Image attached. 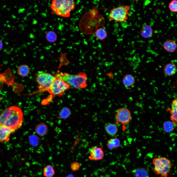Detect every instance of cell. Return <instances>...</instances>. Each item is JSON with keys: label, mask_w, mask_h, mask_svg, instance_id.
Masks as SVG:
<instances>
[{"label": "cell", "mask_w": 177, "mask_h": 177, "mask_svg": "<svg viewBox=\"0 0 177 177\" xmlns=\"http://www.w3.org/2000/svg\"><path fill=\"white\" fill-rule=\"evenodd\" d=\"M71 113V111L69 108L67 107H64L61 109L59 113V118L63 119H66L69 117Z\"/></svg>", "instance_id": "23"}, {"label": "cell", "mask_w": 177, "mask_h": 177, "mask_svg": "<svg viewBox=\"0 0 177 177\" xmlns=\"http://www.w3.org/2000/svg\"><path fill=\"white\" fill-rule=\"evenodd\" d=\"M35 131L38 135L43 136L47 134L48 132V128L46 124L43 122H41L36 126Z\"/></svg>", "instance_id": "14"}, {"label": "cell", "mask_w": 177, "mask_h": 177, "mask_svg": "<svg viewBox=\"0 0 177 177\" xmlns=\"http://www.w3.org/2000/svg\"><path fill=\"white\" fill-rule=\"evenodd\" d=\"M152 162L154 173L160 177H168L174 165L171 160L164 157L154 158Z\"/></svg>", "instance_id": "4"}, {"label": "cell", "mask_w": 177, "mask_h": 177, "mask_svg": "<svg viewBox=\"0 0 177 177\" xmlns=\"http://www.w3.org/2000/svg\"><path fill=\"white\" fill-rule=\"evenodd\" d=\"M153 32L152 27L150 25L146 24L142 26L140 33L142 37L145 38H148L152 36Z\"/></svg>", "instance_id": "11"}, {"label": "cell", "mask_w": 177, "mask_h": 177, "mask_svg": "<svg viewBox=\"0 0 177 177\" xmlns=\"http://www.w3.org/2000/svg\"><path fill=\"white\" fill-rule=\"evenodd\" d=\"M102 148L103 147H101L96 146L92 147L90 148L89 149L90 155L89 159L94 160H99L102 159L104 155Z\"/></svg>", "instance_id": "9"}, {"label": "cell", "mask_w": 177, "mask_h": 177, "mask_svg": "<svg viewBox=\"0 0 177 177\" xmlns=\"http://www.w3.org/2000/svg\"><path fill=\"white\" fill-rule=\"evenodd\" d=\"M164 49L170 52H174L176 50L177 44L176 41L172 40H168L164 43L163 45Z\"/></svg>", "instance_id": "12"}, {"label": "cell", "mask_w": 177, "mask_h": 177, "mask_svg": "<svg viewBox=\"0 0 177 177\" xmlns=\"http://www.w3.org/2000/svg\"><path fill=\"white\" fill-rule=\"evenodd\" d=\"M56 78L54 75L43 71L38 72L36 75L35 79L39 91H47Z\"/></svg>", "instance_id": "6"}, {"label": "cell", "mask_w": 177, "mask_h": 177, "mask_svg": "<svg viewBox=\"0 0 177 177\" xmlns=\"http://www.w3.org/2000/svg\"><path fill=\"white\" fill-rule=\"evenodd\" d=\"M116 123H120L123 125L128 123L131 119L130 111L127 108L123 107L118 109L116 114Z\"/></svg>", "instance_id": "8"}, {"label": "cell", "mask_w": 177, "mask_h": 177, "mask_svg": "<svg viewBox=\"0 0 177 177\" xmlns=\"http://www.w3.org/2000/svg\"><path fill=\"white\" fill-rule=\"evenodd\" d=\"M23 114L21 109L16 106H11L0 114V125L15 131L22 126Z\"/></svg>", "instance_id": "1"}, {"label": "cell", "mask_w": 177, "mask_h": 177, "mask_svg": "<svg viewBox=\"0 0 177 177\" xmlns=\"http://www.w3.org/2000/svg\"><path fill=\"white\" fill-rule=\"evenodd\" d=\"M30 72L29 66L26 65H22L19 67L17 69V72L20 76L25 77L27 76Z\"/></svg>", "instance_id": "21"}, {"label": "cell", "mask_w": 177, "mask_h": 177, "mask_svg": "<svg viewBox=\"0 0 177 177\" xmlns=\"http://www.w3.org/2000/svg\"><path fill=\"white\" fill-rule=\"evenodd\" d=\"M176 66L174 63L167 64L164 68V74L168 76L174 75L176 74Z\"/></svg>", "instance_id": "15"}, {"label": "cell", "mask_w": 177, "mask_h": 177, "mask_svg": "<svg viewBox=\"0 0 177 177\" xmlns=\"http://www.w3.org/2000/svg\"><path fill=\"white\" fill-rule=\"evenodd\" d=\"M54 75L56 78L63 80L70 86L76 89L84 88L87 86V75L84 72H81L76 74L60 72Z\"/></svg>", "instance_id": "2"}, {"label": "cell", "mask_w": 177, "mask_h": 177, "mask_svg": "<svg viewBox=\"0 0 177 177\" xmlns=\"http://www.w3.org/2000/svg\"><path fill=\"white\" fill-rule=\"evenodd\" d=\"M3 47V44L2 41L0 40V50H1Z\"/></svg>", "instance_id": "29"}, {"label": "cell", "mask_w": 177, "mask_h": 177, "mask_svg": "<svg viewBox=\"0 0 177 177\" xmlns=\"http://www.w3.org/2000/svg\"><path fill=\"white\" fill-rule=\"evenodd\" d=\"M122 82L123 85L126 87L132 86L135 83V78L131 74H127L123 78Z\"/></svg>", "instance_id": "18"}, {"label": "cell", "mask_w": 177, "mask_h": 177, "mask_svg": "<svg viewBox=\"0 0 177 177\" xmlns=\"http://www.w3.org/2000/svg\"><path fill=\"white\" fill-rule=\"evenodd\" d=\"M94 33L96 37L99 40H102L107 37V33L105 29L103 28L97 29Z\"/></svg>", "instance_id": "20"}, {"label": "cell", "mask_w": 177, "mask_h": 177, "mask_svg": "<svg viewBox=\"0 0 177 177\" xmlns=\"http://www.w3.org/2000/svg\"><path fill=\"white\" fill-rule=\"evenodd\" d=\"M43 172L44 175L45 177H53L55 174L54 168L49 165H47L44 168Z\"/></svg>", "instance_id": "22"}, {"label": "cell", "mask_w": 177, "mask_h": 177, "mask_svg": "<svg viewBox=\"0 0 177 177\" xmlns=\"http://www.w3.org/2000/svg\"><path fill=\"white\" fill-rule=\"evenodd\" d=\"M46 38L48 42L50 43H54L57 40V35L55 32L50 31L46 33Z\"/></svg>", "instance_id": "25"}, {"label": "cell", "mask_w": 177, "mask_h": 177, "mask_svg": "<svg viewBox=\"0 0 177 177\" xmlns=\"http://www.w3.org/2000/svg\"><path fill=\"white\" fill-rule=\"evenodd\" d=\"M168 7L170 11L172 12H177V1L174 0L172 1L169 3Z\"/></svg>", "instance_id": "27"}, {"label": "cell", "mask_w": 177, "mask_h": 177, "mask_svg": "<svg viewBox=\"0 0 177 177\" xmlns=\"http://www.w3.org/2000/svg\"><path fill=\"white\" fill-rule=\"evenodd\" d=\"M133 172L135 177H148L147 170L143 168H138L134 169Z\"/></svg>", "instance_id": "19"}, {"label": "cell", "mask_w": 177, "mask_h": 177, "mask_svg": "<svg viewBox=\"0 0 177 177\" xmlns=\"http://www.w3.org/2000/svg\"><path fill=\"white\" fill-rule=\"evenodd\" d=\"M105 129L106 132L112 136H114L116 134L118 129L116 125L114 124L109 123L106 124Z\"/></svg>", "instance_id": "16"}, {"label": "cell", "mask_w": 177, "mask_h": 177, "mask_svg": "<svg viewBox=\"0 0 177 177\" xmlns=\"http://www.w3.org/2000/svg\"><path fill=\"white\" fill-rule=\"evenodd\" d=\"M67 177H73L72 175H71L68 176Z\"/></svg>", "instance_id": "30"}, {"label": "cell", "mask_w": 177, "mask_h": 177, "mask_svg": "<svg viewBox=\"0 0 177 177\" xmlns=\"http://www.w3.org/2000/svg\"><path fill=\"white\" fill-rule=\"evenodd\" d=\"M174 125L172 121H167L165 122L163 124L164 131L167 133L172 132L174 130Z\"/></svg>", "instance_id": "26"}, {"label": "cell", "mask_w": 177, "mask_h": 177, "mask_svg": "<svg viewBox=\"0 0 177 177\" xmlns=\"http://www.w3.org/2000/svg\"><path fill=\"white\" fill-rule=\"evenodd\" d=\"M120 145L119 140L117 137L111 138L107 141V146L110 150H112L119 147Z\"/></svg>", "instance_id": "17"}, {"label": "cell", "mask_w": 177, "mask_h": 177, "mask_svg": "<svg viewBox=\"0 0 177 177\" xmlns=\"http://www.w3.org/2000/svg\"><path fill=\"white\" fill-rule=\"evenodd\" d=\"M70 86L64 81L57 78L54 81L50 88L47 91L52 96H61Z\"/></svg>", "instance_id": "7"}, {"label": "cell", "mask_w": 177, "mask_h": 177, "mask_svg": "<svg viewBox=\"0 0 177 177\" xmlns=\"http://www.w3.org/2000/svg\"><path fill=\"white\" fill-rule=\"evenodd\" d=\"M171 108L170 113V118L174 125L177 124V99L176 98L173 100L171 105Z\"/></svg>", "instance_id": "13"}, {"label": "cell", "mask_w": 177, "mask_h": 177, "mask_svg": "<svg viewBox=\"0 0 177 177\" xmlns=\"http://www.w3.org/2000/svg\"><path fill=\"white\" fill-rule=\"evenodd\" d=\"M30 144L32 146L37 147L40 144L41 141L39 137L34 134L30 136L29 138Z\"/></svg>", "instance_id": "24"}, {"label": "cell", "mask_w": 177, "mask_h": 177, "mask_svg": "<svg viewBox=\"0 0 177 177\" xmlns=\"http://www.w3.org/2000/svg\"><path fill=\"white\" fill-rule=\"evenodd\" d=\"M15 132L8 127L0 125V142L8 141L11 134Z\"/></svg>", "instance_id": "10"}, {"label": "cell", "mask_w": 177, "mask_h": 177, "mask_svg": "<svg viewBox=\"0 0 177 177\" xmlns=\"http://www.w3.org/2000/svg\"><path fill=\"white\" fill-rule=\"evenodd\" d=\"M130 7L128 5H122L114 8L110 10L108 18L110 20L118 23L124 22L128 19V15Z\"/></svg>", "instance_id": "5"}, {"label": "cell", "mask_w": 177, "mask_h": 177, "mask_svg": "<svg viewBox=\"0 0 177 177\" xmlns=\"http://www.w3.org/2000/svg\"><path fill=\"white\" fill-rule=\"evenodd\" d=\"M75 2L72 0H53L50 8L54 13L64 18L69 17L71 12L75 8Z\"/></svg>", "instance_id": "3"}, {"label": "cell", "mask_w": 177, "mask_h": 177, "mask_svg": "<svg viewBox=\"0 0 177 177\" xmlns=\"http://www.w3.org/2000/svg\"><path fill=\"white\" fill-rule=\"evenodd\" d=\"M80 167L79 163L77 162H74L72 164L71 168L72 171H75L78 170Z\"/></svg>", "instance_id": "28"}]
</instances>
